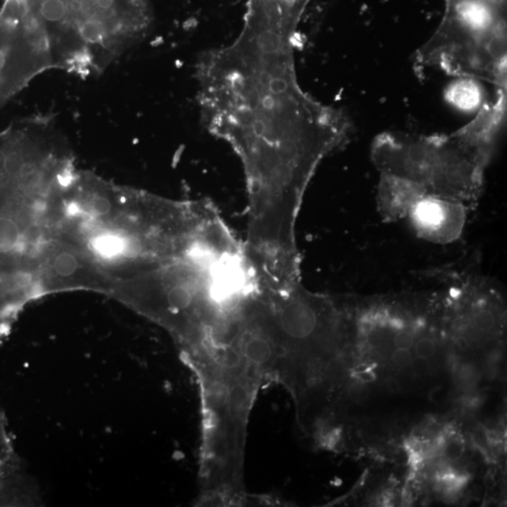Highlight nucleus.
I'll list each match as a JSON object with an SVG mask.
<instances>
[{"label": "nucleus", "mask_w": 507, "mask_h": 507, "mask_svg": "<svg viewBox=\"0 0 507 507\" xmlns=\"http://www.w3.org/2000/svg\"><path fill=\"white\" fill-rule=\"evenodd\" d=\"M242 31L197 63L203 122L232 148L243 171L283 173L338 141L349 120L299 84L294 22L260 10L245 16Z\"/></svg>", "instance_id": "1"}, {"label": "nucleus", "mask_w": 507, "mask_h": 507, "mask_svg": "<svg viewBox=\"0 0 507 507\" xmlns=\"http://www.w3.org/2000/svg\"><path fill=\"white\" fill-rule=\"evenodd\" d=\"M201 200L178 201L78 171L62 196L60 238L117 283L179 253L205 218Z\"/></svg>", "instance_id": "2"}, {"label": "nucleus", "mask_w": 507, "mask_h": 507, "mask_svg": "<svg viewBox=\"0 0 507 507\" xmlns=\"http://www.w3.org/2000/svg\"><path fill=\"white\" fill-rule=\"evenodd\" d=\"M504 116L486 106L450 134L385 131L374 139L371 159L380 176L402 180L424 196L473 204L503 130Z\"/></svg>", "instance_id": "3"}, {"label": "nucleus", "mask_w": 507, "mask_h": 507, "mask_svg": "<svg viewBox=\"0 0 507 507\" xmlns=\"http://www.w3.org/2000/svg\"><path fill=\"white\" fill-rule=\"evenodd\" d=\"M53 69L100 76L141 42L152 22L146 0H27Z\"/></svg>", "instance_id": "4"}, {"label": "nucleus", "mask_w": 507, "mask_h": 507, "mask_svg": "<svg viewBox=\"0 0 507 507\" xmlns=\"http://www.w3.org/2000/svg\"><path fill=\"white\" fill-rule=\"evenodd\" d=\"M445 3L442 23L416 55V62L506 90V0Z\"/></svg>", "instance_id": "5"}, {"label": "nucleus", "mask_w": 507, "mask_h": 507, "mask_svg": "<svg viewBox=\"0 0 507 507\" xmlns=\"http://www.w3.org/2000/svg\"><path fill=\"white\" fill-rule=\"evenodd\" d=\"M51 69L45 35L26 0H4L0 10V108Z\"/></svg>", "instance_id": "6"}, {"label": "nucleus", "mask_w": 507, "mask_h": 507, "mask_svg": "<svg viewBox=\"0 0 507 507\" xmlns=\"http://www.w3.org/2000/svg\"><path fill=\"white\" fill-rule=\"evenodd\" d=\"M467 205L441 197L424 196L413 203L405 219L422 239L435 243H450L465 229Z\"/></svg>", "instance_id": "7"}, {"label": "nucleus", "mask_w": 507, "mask_h": 507, "mask_svg": "<svg viewBox=\"0 0 507 507\" xmlns=\"http://www.w3.org/2000/svg\"><path fill=\"white\" fill-rule=\"evenodd\" d=\"M445 100L462 113L476 114L487 103L486 90L478 79L457 76L445 90Z\"/></svg>", "instance_id": "8"}, {"label": "nucleus", "mask_w": 507, "mask_h": 507, "mask_svg": "<svg viewBox=\"0 0 507 507\" xmlns=\"http://www.w3.org/2000/svg\"><path fill=\"white\" fill-rule=\"evenodd\" d=\"M17 459L6 419L0 412V504L10 503L12 487L17 478Z\"/></svg>", "instance_id": "9"}, {"label": "nucleus", "mask_w": 507, "mask_h": 507, "mask_svg": "<svg viewBox=\"0 0 507 507\" xmlns=\"http://www.w3.org/2000/svg\"><path fill=\"white\" fill-rule=\"evenodd\" d=\"M415 352L416 356L420 359L431 358L436 352V341L433 338L431 334L424 333L419 336V338L415 343Z\"/></svg>", "instance_id": "10"}, {"label": "nucleus", "mask_w": 507, "mask_h": 507, "mask_svg": "<svg viewBox=\"0 0 507 507\" xmlns=\"http://www.w3.org/2000/svg\"><path fill=\"white\" fill-rule=\"evenodd\" d=\"M392 362L397 366L407 367L413 363V356L410 350L397 349L393 350L391 356Z\"/></svg>", "instance_id": "11"}, {"label": "nucleus", "mask_w": 507, "mask_h": 507, "mask_svg": "<svg viewBox=\"0 0 507 507\" xmlns=\"http://www.w3.org/2000/svg\"><path fill=\"white\" fill-rule=\"evenodd\" d=\"M463 450H464L463 443L459 442V440L451 441V442L446 441L445 448H443V455L448 459H457L462 456Z\"/></svg>", "instance_id": "12"}, {"label": "nucleus", "mask_w": 507, "mask_h": 507, "mask_svg": "<svg viewBox=\"0 0 507 507\" xmlns=\"http://www.w3.org/2000/svg\"><path fill=\"white\" fill-rule=\"evenodd\" d=\"M355 377L359 382L367 383L373 382L375 378H376V375H375L373 370L367 367V369L356 370Z\"/></svg>", "instance_id": "13"}, {"label": "nucleus", "mask_w": 507, "mask_h": 507, "mask_svg": "<svg viewBox=\"0 0 507 507\" xmlns=\"http://www.w3.org/2000/svg\"><path fill=\"white\" fill-rule=\"evenodd\" d=\"M364 383L359 382L352 383L349 388V394L352 399L359 400L363 399L364 393H366V389L364 387Z\"/></svg>", "instance_id": "14"}]
</instances>
